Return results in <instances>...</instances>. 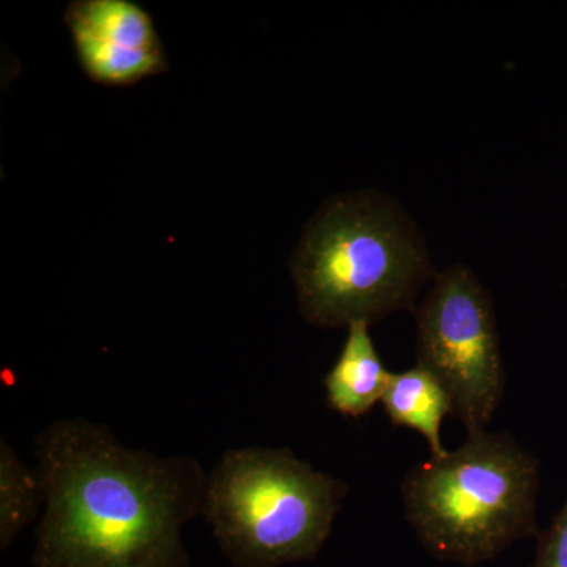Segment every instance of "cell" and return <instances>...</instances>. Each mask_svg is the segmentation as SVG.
I'll list each match as a JSON object with an SVG mask.
<instances>
[{
  "mask_svg": "<svg viewBox=\"0 0 567 567\" xmlns=\"http://www.w3.org/2000/svg\"><path fill=\"white\" fill-rule=\"evenodd\" d=\"M43 513L32 567H192L183 527L203 516L207 473L192 456L126 446L87 417L33 440Z\"/></svg>",
  "mask_w": 567,
  "mask_h": 567,
  "instance_id": "obj_1",
  "label": "cell"
},
{
  "mask_svg": "<svg viewBox=\"0 0 567 567\" xmlns=\"http://www.w3.org/2000/svg\"><path fill=\"white\" fill-rule=\"evenodd\" d=\"M290 274L300 315L319 328L415 311L420 290L436 276L416 224L377 192L328 200L306 226Z\"/></svg>",
  "mask_w": 567,
  "mask_h": 567,
  "instance_id": "obj_2",
  "label": "cell"
},
{
  "mask_svg": "<svg viewBox=\"0 0 567 567\" xmlns=\"http://www.w3.org/2000/svg\"><path fill=\"white\" fill-rule=\"evenodd\" d=\"M537 492V458L507 432L487 431L413 466L401 487L421 546L440 561L468 567L539 535Z\"/></svg>",
  "mask_w": 567,
  "mask_h": 567,
  "instance_id": "obj_3",
  "label": "cell"
},
{
  "mask_svg": "<svg viewBox=\"0 0 567 567\" xmlns=\"http://www.w3.org/2000/svg\"><path fill=\"white\" fill-rule=\"evenodd\" d=\"M347 494L287 447H238L207 473L203 516L233 567H284L319 557Z\"/></svg>",
  "mask_w": 567,
  "mask_h": 567,
  "instance_id": "obj_4",
  "label": "cell"
},
{
  "mask_svg": "<svg viewBox=\"0 0 567 567\" xmlns=\"http://www.w3.org/2000/svg\"><path fill=\"white\" fill-rule=\"evenodd\" d=\"M416 319V364L453 399L466 434L487 431L506 388L494 300L466 265L435 276Z\"/></svg>",
  "mask_w": 567,
  "mask_h": 567,
  "instance_id": "obj_5",
  "label": "cell"
},
{
  "mask_svg": "<svg viewBox=\"0 0 567 567\" xmlns=\"http://www.w3.org/2000/svg\"><path fill=\"white\" fill-rule=\"evenodd\" d=\"M82 70L99 84H136L166 71L151 14L132 0H76L65 11Z\"/></svg>",
  "mask_w": 567,
  "mask_h": 567,
  "instance_id": "obj_6",
  "label": "cell"
},
{
  "mask_svg": "<svg viewBox=\"0 0 567 567\" xmlns=\"http://www.w3.org/2000/svg\"><path fill=\"white\" fill-rule=\"evenodd\" d=\"M369 328L365 322L347 328L341 354L323 382L330 409L352 420L368 415L382 402L393 375L377 352Z\"/></svg>",
  "mask_w": 567,
  "mask_h": 567,
  "instance_id": "obj_7",
  "label": "cell"
},
{
  "mask_svg": "<svg viewBox=\"0 0 567 567\" xmlns=\"http://www.w3.org/2000/svg\"><path fill=\"white\" fill-rule=\"evenodd\" d=\"M382 405L395 427L413 429L424 436L432 457L445 456L442 424L446 415L454 413L453 399L427 369L416 364L404 372H393Z\"/></svg>",
  "mask_w": 567,
  "mask_h": 567,
  "instance_id": "obj_8",
  "label": "cell"
},
{
  "mask_svg": "<svg viewBox=\"0 0 567 567\" xmlns=\"http://www.w3.org/2000/svg\"><path fill=\"white\" fill-rule=\"evenodd\" d=\"M44 487L39 470L29 468L0 439V550L6 551L39 516Z\"/></svg>",
  "mask_w": 567,
  "mask_h": 567,
  "instance_id": "obj_9",
  "label": "cell"
},
{
  "mask_svg": "<svg viewBox=\"0 0 567 567\" xmlns=\"http://www.w3.org/2000/svg\"><path fill=\"white\" fill-rule=\"evenodd\" d=\"M536 537L535 559L529 567H567V496L550 525Z\"/></svg>",
  "mask_w": 567,
  "mask_h": 567,
  "instance_id": "obj_10",
  "label": "cell"
}]
</instances>
